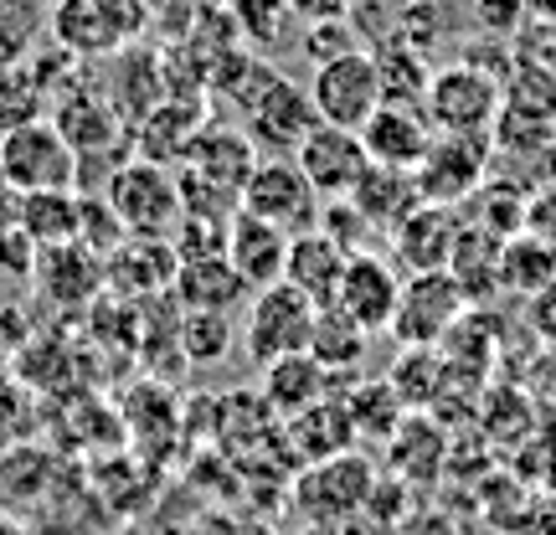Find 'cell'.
Instances as JSON below:
<instances>
[{
  "label": "cell",
  "instance_id": "6da1fadb",
  "mask_svg": "<svg viewBox=\"0 0 556 535\" xmlns=\"http://www.w3.org/2000/svg\"><path fill=\"white\" fill-rule=\"evenodd\" d=\"M103 201L119 217L129 238H170L176 232L186 196H180V176L170 165H150V160H124L114 176L103 180Z\"/></svg>",
  "mask_w": 556,
  "mask_h": 535
},
{
  "label": "cell",
  "instance_id": "7a4b0ae2",
  "mask_svg": "<svg viewBox=\"0 0 556 535\" xmlns=\"http://www.w3.org/2000/svg\"><path fill=\"white\" fill-rule=\"evenodd\" d=\"M0 186L16 191V196H31V191H78L83 170L78 155L52 119H31L0 135Z\"/></svg>",
  "mask_w": 556,
  "mask_h": 535
},
{
  "label": "cell",
  "instance_id": "3957f363",
  "mask_svg": "<svg viewBox=\"0 0 556 535\" xmlns=\"http://www.w3.org/2000/svg\"><path fill=\"white\" fill-rule=\"evenodd\" d=\"M377 463L351 448V454L319 458V463H304L294 479V510L304 515V525H325V531H340L345 520L361 515V505L377 489Z\"/></svg>",
  "mask_w": 556,
  "mask_h": 535
},
{
  "label": "cell",
  "instance_id": "277c9868",
  "mask_svg": "<svg viewBox=\"0 0 556 535\" xmlns=\"http://www.w3.org/2000/svg\"><path fill=\"white\" fill-rule=\"evenodd\" d=\"M47 37L67 47L78 62L119 58L124 47L144 41V11L139 0H58Z\"/></svg>",
  "mask_w": 556,
  "mask_h": 535
},
{
  "label": "cell",
  "instance_id": "5b68a950",
  "mask_svg": "<svg viewBox=\"0 0 556 535\" xmlns=\"http://www.w3.org/2000/svg\"><path fill=\"white\" fill-rule=\"evenodd\" d=\"M315 319H319V304L304 298L294 283L278 278L274 289H258L248 298V324H242V351L253 366H274L283 356H299L309 351V335H315Z\"/></svg>",
  "mask_w": 556,
  "mask_h": 535
},
{
  "label": "cell",
  "instance_id": "8992f818",
  "mask_svg": "<svg viewBox=\"0 0 556 535\" xmlns=\"http://www.w3.org/2000/svg\"><path fill=\"white\" fill-rule=\"evenodd\" d=\"M422 114L433 135H490L500 119V82L464 62H438Z\"/></svg>",
  "mask_w": 556,
  "mask_h": 535
},
{
  "label": "cell",
  "instance_id": "52a82bcc",
  "mask_svg": "<svg viewBox=\"0 0 556 535\" xmlns=\"http://www.w3.org/2000/svg\"><path fill=\"white\" fill-rule=\"evenodd\" d=\"M242 212L278 227L283 238H304V232L319 227L325 201H319V191L304 180L294 160H258L248 186H242Z\"/></svg>",
  "mask_w": 556,
  "mask_h": 535
},
{
  "label": "cell",
  "instance_id": "ba28073f",
  "mask_svg": "<svg viewBox=\"0 0 556 535\" xmlns=\"http://www.w3.org/2000/svg\"><path fill=\"white\" fill-rule=\"evenodd\" d=\"M490 160H495L490 135H433L422 165L413 170L417 191L428 206H464L490 180Z\"/></svg>",
  "mask_w": 556,
  "mask_h": 535
},
{
  "label": "cell",
  "instance_id": "9c48e42d",
  "mask_svg": "<svg viewBox=\"0 0 556 535\" xmlns=\"http://www.w3.org/2000/svg\"><path fill=\"white\" fill-rule=\"evenodd\" d=\"M464 315H469V298H464V289L454 283L448 268H438V273H407L387 335L397 340V345H443L448 330Z\"/></svg>",
  "mask_w": 556,
  "mask_h": 535
},
{
  "label": "cell",
  "instance_id": "30bf717a",
  "mask_svg": "<svg viewBox=\"0 0 556 535\" xmlns=\"http://www.w3.org/2000/svg\"><path fill=\"white\" fill-rule=\"evenodd\" d=\"M309 99H315L319 124H340V129H356L381 109V78L371 52H345V58L325 62L309 73Z\"/></svg>",
  "mask_w": 556,
  "mask_h": 535
},
{
  "label": "cell",
  "instance_id": "8fae6325",
  "mask_svg": "<svg viewBox=\"0 0 556 535\" xmlns=\"http://www.w3.org/2000/svg\"><path fill=\"white\" fill-rule=\"evenodd\" d=\"M315 124H319V114H315L309 88H299L294 78H278L274 88L253 103V114L242 119V135L253 139L258 160H294L299 144L309 139Z\"/></svg>",
  "mask_w": 556,
  "mask_h": 535
},
{
  "label": "cell",
  "instance_id": "7c38bea8",
  "mask_svg": "<svg viewBox=\"0 0 556 535\" xmlns=\"http://www.w3.org/2000/svg\"><path fill=\"white\" fill-rule=\"evenodd\" d=\"M294 165L304 170V180L319 191V201H345L361 186V176L371 170V155H366V144H361L356 129L315 124L309 139L299 144Z\"/></svg>",
  "mask_w": 556,
  "mask_h": 535
},
{
  "label": "cell",
  "instance_id": "4fadbf2b",
  "mask_svg": "<svg viewBox=\"0 0 556 535\" xmlns=\"http://www.w3.org/2000/svg\"><path fill=\"white\" fill-rule=\"evenodd\" d=\"M397 298H402V273L392 258H381V253H356V258L345 263L340 289H336V309L345 319H356L366 335H387V330H392Z\"/></svg>",
  "mask_w": 556,
  "mask_h": 535
},
{
  "label": "cell",
  "instance_id": "5bb4252c",
  "mask_svg": "<svg viewBox=\"0 0 556 535\" xmlns=\"http://www.w3.org/2000/svg\"><path fill=\"white\" fill-rule=\"evenodd\" d=\"M31 283L47 304L58 309H88L93 298L109 289L103 283V258L83 242H62V247H37V268H31Z\"/></svg>",
  "mask_w": 556,
  "mask_h": 535
},
{
  "label": "cell",
  "instance_id": "9a60e30c",
  "mask_svg": "<svg viewBox=\"0 0 556 535\" xmlns=\"http://www.w3.org/2000/svg\"><path fill=\"white\" fill-rule=\"evenodd\" d=\"M176 268L180 258L170 247V238H124L103 258V283L119 298H170Z\"/></svg>",
  "mask_w": 556,
  "mask_h": 535
},
{
  "label": "cell",
  "instance_id": "2e32d148",
  "mask_svg": "<svg viewBox=\"0 0 556 535\" xmlns=\"http://www.w3.org/2000/svg\"><path fill=\"white\" fill-rule=\"evenodd\" d=\"M361 144L371 165H387V170H417L428 144H433V124L422 109L413 103H381L371 119L361 124Z\"/></svg>",
  "mask_w": 556,
  "mask_h": 535
},
{
  "label": "cell",
  "instance_id": "e0dca14e",
  "mask_svg": "<svg viewBox=\"0 0 556 535\" xmlns=\"http://www.w3.org/2000/svg\"><path fill=\"white\" fill-rule=\"evenodd\" d=\"M458 232H464V212L458 206H417L413 217L387 238V247H392V258L407 273H438L454 258Z\"/></svg>",
  "mask_w": 556,
  "mask_h": 535
},
{
  "label": "cell",
  "instance_id": "ac0fdd59",
  "mask_svg": "<svg viewBox=\"0 0 556 535\" xmlns=\"http://www.w3.org/2000/svg\"><path fill=\"white\" fill-rule=\"evenodd\" d=\"M289 242L278 227H268V221H258L253 212H232V221H227V253L222 258L238 268V278L258 294V289H274L278 278H283V263H289Z\"/></svg>",
  "mask_w": 556,
  "mask_h": 535
},
{
  "label": "cell",
  "instance_id": "d6986e66",
  "mask_svg": "<svg viewBox=\"0 0 556 535\" xmlns=\"http://www.w3.org/2000/svg\"><path fill=\"white\" fill-rule=\"evenodd\" d=\"M253 289L238 278L227 258H186L170 283V304L180 315H238Z\"/></svg>",
  "mask_w": 556,
  "mask_h": 535
},
{
  "label": "cell",
  "instance_id": "ffe728a7",
  "mask_svg": "<svg viewBox=\"0 0 556 535\" xmlns=\"http://www.w3.org/2000/svg\"><path fill=\"white\" fill-rule=\"evenodd\" d=\"M206 129V109L186 99H165L160 109H150L144 119L135 124V155L150 160V165H186L197 135Z\"/></svg>",
  "mask_w": 556,
  "mask_h": 535
},
{
  "label": "cell",
  "instance_id": "44dd1931",
  "mask_svg": "<svg viewBox=\"0 0 556 535\" xmlns=\"http://www.w3.org/2000/svg\"><path fill=\"white\" fill-rule=\"evenodd\" d=\"M345 201L356 206L361 221H366L377 238H392V232L413 217L417 206H428V201H422V191H417L413 170H387V165H371V170L361 176V186Z\"/></svg>",
  "mask_w": 556,
  "mask_h": 535
},
{
  "label": "cell",
  "instance_id": "7402d4cb",
  "mask_svg": "<svg viewBox=\"0 0 556 535\" xmlns=\"http://www.w3.org/2000/svg\"><path fill=\"white\" fill-rule=\"evenodd\" d=\"M283 443L299 454V463H319V458H336V454L361 448L340 392H330V397H319L315 407H304L299 417H289V422H283Z\"/></svg>",
  "mask_w": 556,
  "mask_h": 535
},
{
  "label": "cell",
  "instance_id": "603a6c76",
  "mask_svg": "<svg viewBox=\"0 0 556 535\" xmlns=\"http://www.w3.org/2000/svg\"><path fill=\"white\" fill-rule=\"evenodd\" d=\"M387 454H392V479H402V484H433L448 469V433H443L438 417L407 412L397 433L387 437Z\"/></svg>",
  "mask_w": 556,
  "mask_h": 535
},
{
  "label": "cell",
  "instance_id": "cb8c5ba5",
  "mask_svg": "<svg viewBox=\"0 0 556 535\" xmlns=\"http://www.w3.org/2000/svg\"><path fill=\"white\" fill-rule=\"evenodd\" d=\"M336 392V381L330 371L319 366L309 351H299V356H283L274 366H263V381H258V397L274 407V417H299L304 407H315L319 397H330Z\"/></svg>",
  "mask_w": 556,
  "mask_h": 535
},
{
  "label": "cell",
  "instance_id": "d4e9b609",
  "mask_svg": "<svg viewBox=\"0 0 556 535\" xmlns=\"http://www.w3.org/2000/svg\"><path fill=\"white\" fill-rule=\"evenodd\" d=\"M351 253L330 242L325 232H304V238L289 242V263H283V283H294L304 298H315L319 309L336 304V289H340V273H345Z\"/></svg>",
  "mask_w": 556,
  "mask_h": 535
},
{
  "label": "cell",
  "instance_id": "484cf974",
  "mask_svg": "<svg viewBox=\"0 0 556 535\" xmlns=\"http://www.w3.org/2000/svg\"><path fill=\"white\" fill-rule=\"evenodd\" d=\"M387 381H392V392L407 402V412H433L438 402L448 397L454 366L443 360L438 345H402L397 360L387 366Z\"/></svg>",
  "mask_w": 556,
  "mask_h": 535
},
{
  "label": "cell",
  "instance_id": "4316f807",
  "mask_svg": "<svg viewBox=\"0 0 556 535\" xmlns=\"http://www.w3.org/2000/svg\"><path fill=\"white\" fill-rule=\"evenodd\" d=\"M16 221L31 247H62L83 238V191H31L16 196Z\"/></svg>",
  "mask_w": 556,
  "mask_h": 535
},
{
  "label": "cell",
  "instance_id": "83f0119b",
  "mask_svg": "<svg viewBox=\"0 0 556 535\" xmlns=\"http://www.w3.org/2000/svg\"><path fill=\"white\" fill-rule=\"evenodd\" d=\"M340 397H345L356 443H371V448H387V437L397 433L402 417H407V402L392 392V381L387 377H356Z\"/></svg>",
  "mask_w": 556,
  "mask_h": 535
},
{
  "label": "cell",
  "instance_id": "f1b7e54d",
  "mask_svg": "<svg viewBox=\"0 0 556 535\" xmlns=\"http://www.w3.org/2000/svg\"><path fill=\"white\" fill-rule=\"evenodd\" d=\"M500 253H505V238L484 232L475 221H464V232H458V242H454V258H448V273H454V283L464 289L469 309H475L479 298L500 294Z\"/></svg>",
  "mask_w": 556,
  "mask_h": 535
},
{
  "label": "cell",
  "instance_id": "f546056e",
  "mask_svg": "<svg viewBox=\"0 0 556 535\" xmlns=\"http://www.w3.org/2000/svg\"><path fill=\"white\" fill-rule=\"evenodd\" d=\"M309 356L330 371L336 392H345V386L356 381L361 360H366V330H361L356 319L340 315L336 304H325L315 319V335H309Z\"/></svg>",
  "mask_w": 556,
  "mask_h": 535
},
{
  "label": "cell",
  "instance_id": "4dcf8cb0",
  "mask_svg": "<svg viewBox=\"0 0 556 535\" xmlns=\"http://www.w3.org/2000/svg\"><path fill=\"white\" fill-rule=\"evenodd\" d=\"M227 16L238 26V41L248 52H278V47H299V26L304 21L294 16L289 0H227Z\"/></svg>",
  "mask_w": 556,
  "mask_h": 535
},
{
  "label": "cell",
  "instance_id": "1f68e13d",
  "mask_svg": "<svg viewBox=\"0 0 556 535\" xmlns=\"http://www.w3.org/2000/svg\"><path fill=\"white\" fill-rule=\"evenodd\" d=\"M371 62H377V78H381V103H413V109H422L428 82H433V62L422 52H413L402 37L377 41Z\"/></svg>",
  "mask_w": 556,
  "mask_h": 535
},
{
  "label": "cell",
  "instance_id": "d6a6232c",
  "mask_svg": "<svg viewBox=\"0 0 556 535\" xmlns=\"http://www.w3.org/2000/svg\"><path fill=\"white\" fill-rule=\"evenodd\" d=\"M500 114L556 124V78H552V67L516 52V67H510L505 82H500Z\"/></svg>",
  "mask_w": 556,
  "mask_h": 535
},
{
  "label": "cell",
  "instance_id": "836d02e7",
  "mask_svg": "<svg viewBox=\"0 0 556 535\" xmlns=\"http://www.w3.org/2000/svg\"><path fill=\"white\" fill-rule=\"evenodd\" d=\"M500 289H510V294H546V289H556V247L552 242H541L536 232L505 238Z\"/></svg>",
  "mask_w": 556,
  "mask_h": 535
},
{
  "label": "cell",
  "instance_id": "e575fe53",
  "mask_svg": "<svg viewBox=\"0 0 556 535\" xmlns=\"http://www.w3.org/2000/svg\"><path fill=\"white\" fill-rule=\"evenodd\" d=\"M232 345H238L232 315H180V356L191 366L212 371V366L232 356Z\"/></svg>",
  "mask_w": 556,
  "mask_h": 535
},
{
  "label": "cell",
  "instance_id": "d590c367",
  "mask_svg": "<svg viewBox=\"0 0 556 535\" xmlns=\"http://www.w3.org/2000/svg\"><path fill=\"white\" fill-rule=\"evenodd\" d=\"M31 119H47V93H41L37 73L26 62L0 67V135H11Z\"/></svg>",
  "mask_w": 556,
  "mask_h": 535
},
{
  "label": "cell",
  "instance_id": "8d00e7d4",
  "mask_svg": "<svg viewBox=\"0 0 556 535\" xmlns=\"http://www.w3.org/2000/svg\"><path fill=\"white\" fill-rule=\"evenodd\" d=\"M294 52L309 62V73H315V67L345 58V52H361V37L351 31V21H309V26H299Z\"/></svg>",
  "mask_w": 556,
  "mask_h": 535
},
{
  "label": "cell",
  "instance_id": "74e56055",
  "mask_svg": "<svg viewBox=\"0 0 556 535\" xmlns=\"http://www.w3.org/2000/svg\"><path fill=\"white\" fill-rule=\"evenodd\" d=\"M464 11H469V21L484 37H500V41H516L520 26L531 21L526 0H464Z\"/></svg>",
  "mask_w": 556,
  "mask_h": 535
},
{
  "label": "cell",
  "instance_id": "f35d334b",
  "mask_svg": "<svg viewBox=\"0 0 556 535\" xmlns=\"http://www.w3.org/2000/svg\"><path fill=\"white\" fill-rule=\"evenodd\" d=\"M319 232H325L330 242H340L351 258H356V253H366V242L377 238V232L361 221V212L351 206V201H325V212H319Z\"/></svg>",
  "mask_w": 556,
  "mask_h": 535
},
{
  "label": "cell",
  "instance_id": "ab89813d",
  "mask_svg": "<svg viewBox=\"0 0 556 535\" xmlns=\"http://www.w3.org/2000/svg\"><path fill=\"white\" fill-rule=\"evenodd\" d=\"M52 5H58V0H0V21H5L16 37L31 41V47H41L47 31H52Z\"/></svg>",
  "mask_w": 556,
  "mask_h": 535
},
{
  "label": "cell",
  "instance_id": "60d3db41",
  "mask_svg": "<svg viewBox=\"0 0 556 535\" xmlns=\"http://www.w3.org/2000/svg\"><path fill=\"white\" fill-rule=\"evenodd\" d=\"M294 16L309 26V21H345L351 16V0H289Z\"/></svg>",
  "mask_w": 556,
  "mask_h": 535
},
{
  "label": "cell",
  "instance_id": "b9f144b4",
  "mask_svg": "<svg viewBox=\"0 0 556 535\" xmlns=\"http://www.w3.org/2000/svg\"><path fill=\"white\" fill-rule=\"evenodd\" d=\"M31 52H37V47H31L26 37H16V31L0 21V67H16V62H26Z\"/></svg>",
  "mask_w": 556,
  "mask_h": 535
},
{
  "label": "cell",
  "instance_id": "7bdbcfd3",
  "mask_svg": "<svg viewBox=\"0 0 556 535\" xmlns=\"http://www.w3.org/2000/svg\"><path fill=\"white\" fill-rule=\"evenodd\" d=\"M299 535H336V531H325V525H304Z\"/></svg>",
  "mask_w": 556,
  "mask_h": 535
}]
</instances>
